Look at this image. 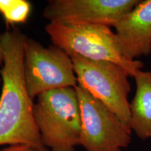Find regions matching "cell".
<instances>
[{"label":"cell","mask_w":151,"mask_h":151,"mask_svg":"<svg viewBox=\"0 0 151 151\" xmlns=\"http://www.w3.org/2000/svg\"><path fill=\"white\" fill-rule=\"evenodd\" d=\"M71 58L78 86L129 125L131 117L128 101L131 92L129 73L111 62L92 60L80 55Z\"/></svg>","instance_id":"4"},{"label":"cell","mask_w":151,"mask_h":151,"mask_svg":"<svg viewBox=\"0 0 151 151\" xmlns=\"http://www.w3.org/2000/svg\"><path fill=\"white\" fill-rule=\"evenodd\" d=\"M0 151H49L45 146H36L32 145L18 144L9 146L7 148L1 149Z\"/></svg>","instance_id":"11"},{"label":"cell","mask_w":151,"mask_h":151,"mask_svg":"<svg viewBox=\"0 0 151 151\" xmlns=\"http://www.w3.org/2000/svg\"><path fill=\"white\" fill-rule=\"evenodd\" d=\"M1 78H0V82H1Z\"/></svg>","instance_id":"13"},{"label":"cell","mask_w":151,"mask_h":151,"mask_svg":"<svg viewBox=\"0 0 151 151\" xmlns=\"http://www.w3.org/2000/svg\"><path fill=\"white\" fill-rule=\"evenodd\" d=\"M81 114L80 146L86 151H122L132 139V129L80 86L76 87Z\"/></svg>","instance_id":"6"},{"label":"cell","mask_w":151,"mask_h":151,"mask_svg":"<svg viewBox=\"0 0 151 151\" xmlns=\"http://www.w3.org/2000/svg\"><path fill=\"white\" fill-rule=\"evenodd\" d=\"M122 55L137 60L151 53V0L140 1L114 26Z\"/></svg>","instance_id":"8"},{"label":"cell","mask_w":151,"mask_h":151,"mask_svg":"<svg viewBox=\"0 0 151 151\" xmlns=\"http://www.w3.org/2000/svg\"><path fill=\"white\" fill-rule=\"evenodd\" d=\"M140 0H51L43 11L50 22L104 25L110 27Z\"/></svg>","instance_id":"7"},{"label":"cell","mask_w":151,"mask_h":151,"mask_svg":"<svg viewBox=\"0 0 151 151\" xmlns=\"http://www.w3.org/2000/svg\"><path fill=\"white\" fill-rule=\"evenodd\" d=\"M3 59H4V53H3V48L1 46V35H0V70H1V67L3 64Z\"/></svg>","instance_id":"12"},{"label":"cell","mask_w":151,"mask_h":151,"mask_svg":"<svg viewBox=\"0 0 151 151\" xmlns=\"http://www.w3.org/2000/svg\"><path fill=\"white\" fill-rule=\"evenodd\" d=\"M26 36L18 28L1 35L3 85L0 96V146L27 144L44 146L34 118L33 99L24 80V43Z\"/></svg>","instance_id":"1"},{"label":"cell","mask_w":151,"mask_h":151,"mask_svg":"<svg viewBox=\"0 0 151 151\" xmlns=\"http://www.w3.org/2000/svg\"><path fill=\"white\" fill-rule=\"evenodd\" d=\"M34 118L43 145L50 151H76L80 146L81 114L75 88L50 90L39 95Z\"/></svg>","instance_id":"2"},{"label":"cell","mask_w":151,"mask_h":151,"mask_svg":"<svg viewBox=\"0 0 151 151\" xmlns=\"http://www.w3.org/2000/svg\"><path fill=\"white\" fill-rule=\"evenodd\" d=\"M135 95L129 103L132 131L142 140L151 139V71H137Z\"/></svg>","instance_id":"9"},{"label":"cell","mask_w":151,"mask_h":151,"mask_svg":"<svg viewBox=\"0 0 151 151\" xmlns=\"http://www.w3.org/2000/svg\"><path fill=\"white\" fill-rule=\"evenodd\" d=\"M46 32L52 45L71 57L109 61L121 66L134 77L144 67L140 60H129L122 55L116 33L104 25L50 22Z\"/></svg>","instance_id":"3"},{"label":"cell","mask_w":151,"mask_h":151,"mask_svg":"<svg viewBox=\"0 0 151 151\" xmlns=\"http://www.w3.org/2000/svg\"><path fill=\"white\" fill-rule=\"evenodd\" d=\"M31 10V4L27 0H0V14L8 24L24 23Z\"/></svg>","instance_id":"10"},{"label":"cell","mask_w":151,"mask_h":151,"mask_svg":"<svg viewBox=\"0 0 151 151\" xmlns=\"http://www.w3.org/2000/svg\"><path fill=\"white\" fill-rule=\"evenodd\" d=\"M24 80L32 99L50 90L78 86L72 59L54 45L46 47L26 37L24 43Z\"/></svg>","instance_id":"5"}]
</instances>
